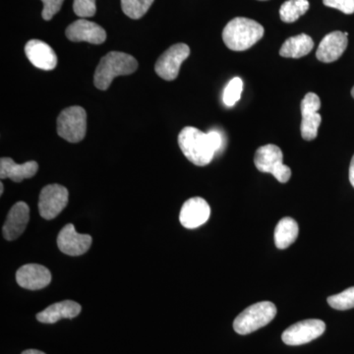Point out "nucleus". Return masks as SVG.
Masks as SVG:
<instances>
[{
	"instance_id": "24",
	"label": "nucleus",
	"mask_w": 354,
	"mask_h": 354,
	"mask_svg": "<svg viewBox=\"0 0 354 354\" xmlns=\"http://www.w3.org/2000/svg\"><path fill=\"white\" fill-rule=\"evenodd\" d=\"M242 91H243V81L239 77H234L228 82L223 91V104L228 108L235 106L241 100Z\"/></svg>"
},
{
	"instance_id": "13",
	"label": "nucleus",
	"mask_w": 354,
	"mask_h": 354,
	"mask_svg": "<svg viewBox=\"0 0 354 354\" xmlns=\"http://www.w3.org/2000/svg\"><path fill=\"white\" fill-rule=\"evenodd\" d=\"M65 35L69 41L74 43L87 41L93 44H102L106 39V32L104 28L86 19H79L70 24Z\"/></svg>"
},
{
	"instance_id": "1",
	"label": "nucleus",
	"mask_w": 354,
	"mask_h": 354,
	"mask_svg": "<svg viewBox=\"0 0 354 354\" xmlns=\"http://www.w3.org/2000/svg\"><path fill=\"white\" fill-rule=\"evenodd\" d=\"M178 145L192 164L205 167L223 148V138L218 130L205 133L198 128L188 127L179 133Z\"/></svg>"
},
{
	"instance_id": "32",
	"label": "nucleus",
	"mask_w": 354,
	"mask_h": 354,
	"mask_svg": "<svg viewBox=\"0 0 354 354\" xmlns=\"http://www.w3.org/2000/svg\"><path fill=\"white\" fill-rule=\"evenodd\" d=\"M351 95H353V97L354 99V87L353 88V90H351Z\"/></svg>"
},
{
	"instance_id": "17",
	"label": "nucleus",
	"mask_w": 354,
	"mask_h": 354,
	"mask_svg": "<svg viewBox=\"0 0 354 354\" xmlns=\"http://www.w3.org/2000/svg\"><path fill=\"white\" fill-rule=\"evenodd\" d=\"M28 59L37 68L50 71L57 67V57L51 46L39 39H31L25 46Z\"/></svg>"
},
{
	"instance_id": "2",
	"label": "nucleus",
	"mask_w": 354,
	"mask_h": 354,
	"mask_svg": "<svg viewBox=\"0 0 354 354\" xmlns=\"http://www.w3.org/2000/svg\"><path fill=\"white\" fill-rule=\"evenodd\" d=\"M264 32V27L256 21L244 17L234 18L223 29V43L234 51L247 50L263 38Z\"/></svg>"
},
{
	"instance_id": "3",
	"label": "nucleus",
	"mask_w": 354,
	"mask_h": 354,
	"mask_svg": "<svg viewBox=\"0 0 354 354\" xmlns=\"http://www.w3.org/2000/svg\"><path fill=\"white\" fill-rule=\"evenodd\" d=\"M138 68L136 58L120 51H111L104 55L95 71L94 84L99 90H108L118 76L130 75Z\"/></svg>"
},
{
	"instance_id": "20",
	"label": "nucleus",
	"mask_w": 354,
	"mask_h": 354,
	"mask_svg": "<svg viewBox=\"0 0 354 354\" xmlns=\"http://www.w3.org/2000/svg\"><path fill=\"white\" fill-rule=\"evenodd\" d=\"M313 48L314 41L311 37L306 34H300L286 39L281 46L279 55L286 58L304 57L308 55Z\"/></svg>"
},
{
	"instance_id": "16",
	"label": "nucleus",
	"mask_w": 354,
	"mask_h": 354,
	"mask_svg": "<svg viewBox=\"0 0 354 354\" xmlns=\"http://www.w3.org/2000/svg\"><path fill=\"white\" fill-rule=\"evenodd\" d=\"M30 220V208L25 202H18L7 215L2 232L6 241L17 239L25 232Z\"/></svg>"
},
{
	"instance_id": "6",
	"label": "nucleus",
	"mask_w": 354,
	"mask_h": 354,
	"mask_svg": "<svg viewBox=\"0 0 354 354\" xmlns=\"http://www.w3.org/2000/svg\"><path fill=\"white\" fill-rule=\"evenodd\" d=\"M283 155L278 146L265 145L257 149L254 157V164L258 171L271 174L281 183H286L291 177V169L283 165Z\"/></svg>"
},
{
	"instance_id": "27",
	"label": "nucleus",
	"mask_w": 354,
	"mask_h": 354,
	"mask_svg": "<svg viewBox=\"0 0 354 354\" xmlns=\"http://www.w3.org/2000/svg\"><path fill=\"white\" fill-rule=\"evenodd\" d=\"M41 1L44 3L41 16L44 20L50 21L62 9L64 0H41Z\"/></svg>"
},
{
	"instance_id": "8",
	"label": "nucleus",
	"mask_w": 354,
	"mask_h": 354,
	"mask_svg": "<svg viewBox=\"0 0 354 354\" xmlns=\"http://www.w3.org/2000/svg\"><path fill=\"white\" fill-rule=\"evenodd\" d=\"M189 55L190 48L187 44H174L158 57L155 65L156 73L165 81L174 80L178 76L181 64Z\"/></svg>"
},
{
	"instance_id": "28",
	"label": "nucleus",
	"mask_w": 354,
	"mask_h": 354,
	"mask_svg": "<svg viewBox=\"0 0 354 354\" xmlns=\"http://www.w3.org/2000/svg\"><path fill=\"white\" fill-rule=\"evenodd\" d=\"M323 3L344 14L354 13V0H323Z\"/></svg>"
},
{
	"instance_id": "9",
	"label": "nucleus",
	"mask_w": 354,
	"mask_h": 354,
	"mask_svg": "<svg viewBox=\"0 0 354 354\" xmlns=\"http://www.w3.org/2000/svg\"><path fill=\"white\" fill-rule=\"evenodd\" d=\"M326 324L318 319H309L293 324L281 335L283 342L288 346H301L318 339L324 334Z\"/></svg>"
},
{
	"instance_id": "25",
	"label": "nucleus",
	"mask_w": 354,
	"mask_h": 354,
	"mask_svg": "<svg viewBox=\"0 0 354 354\" xmlns=\"http://www.w3.org/2000/svg\"><path fill=\"white\" fill-rule=\"evenodd\" d=\"M328 304L335 310H348L354 308V286L342 291L339 295L328 297Z\"/></svg>"
},
{
	"instance_id": "19",
	"label": "nucleus",
	"mask_w": 354,
	"mask_h": 354,
	"mask_svg": "<svg viewBox=\"0 0 354 354\" xmlns=\"http://www.w3.org/2000/svg\"><path fill=\"white\" fill-rule=\"evenodd\" d=\"M39 165L35 160L16 164L10 158L0 160V177L1 179L10 178L14 183H22L26 178H31L38 172Z\"/></svg>"
},
{
	"instance_id": "12",
	"label": "nucleus",
	"mask_w": 354,
	"mask_h": 354,
	"mask_svg": "<svg viewBox=\"0 0 354 354\" xmlns=\"http://www.w3.org/2000/svg\"><path fill=\"white\" fill-rule=\"evenodd\" d=\"M209 216L211 208L208 202L201 197H193L184 203L179 215V221L184 227L193 230L206 223Z\"/></svg>"
},
{
	"instance_id": "29",
	"label": "nucleus",
	"mask_w": 354,
	"mask_h": 354,
	"mask_svg": "<svg viewBox=\"0 0 354 354\" xmlns=\"http://www.w3.org/2000/svg\"><path fill=\"white\" fill-rule=\"evenodd\" d=\"M349 181L354 188V155L351 158V165H349Z\"/></svg>"
},
{
	"instance_id": "11",
	"label": "nucleus",
	"mask_w": 354,
	"mask_h": 354,
	"mask_svg": "<svg viewBox=\"0 0 354 354\" xmlns=\"http://www.w3.org/2000/svg\"><path fill=\"white\" fill-rule=\"evenodd\" d=\"M92 241L91 235L78 234L72 223L65 225L57 236L58 248L69 256L83 255L90 249Z\"/></svg>"
},
{
	"instance_id": "18",
	"label": "nucleus",
	"mask_w": 354,
	"mask_h": 354,
	"mask_svg": "<svg viewBox=\"0 0 354 354\" xmlns=\"http://www.w3.org/2000/svg\"><path fill=\"white\" fill-rule=\"evenodd\" d=\"M81 305L72 300H64L48 306L37 314V320L44 324H55L62 319H73L81 312Z\"/></svg>"
},
{
	"instance_id": "30",
	"label": "nucleus",
	"mask_w": 354,
	"mask_h": 354,
	"mask_svg": "<svg viewBox=\"0 0 354 354\" xmlns=\"http://www.w3.org/2000/svg\"><path fill=\"white\" fill-rule=\"evenodd\" d=\"M22 354H46L43 351H37V349H28V351H23Z\"/></svg>"
},
{
	"instance_id": "26",
	"label": "nucleus",
	"mask_w": 354,
	"mask_h": 354,
	"mask_svg": "<svg viewBox=\"0 0 354 354\" xmlns=\"http://www.w3.org/2000/svg\"><path fill=\"white\" fill-rule=\"evenodd\" d=\"M73 10L82 19L93 17L97 12L95 0H74Z\"/></svg>"
},
{
	"instance_id": "33",
	"label": "nucleus",
	"mask_w": 354,
	"mask_h": 354,
	"mask_svg": "<svg viewBox=\"0 0 354 354\" xmlns=\"http://www.w3.org/2000/svg\"><path fill=\"white\" fill-rule=\"evenodd\" d=\"M262 1H264V0H262Z\"/></svg>"
},
{
	"instance_id": "15",
	"label": "nucleus",
	"mask_w": 354,
	"mask_h": 354,
	"mask_svg": "<svg viewBox=\"0 0 354 354\" xmlns=\"http://www.w3.org/2000/svg\"><path fill=\"white\" fill-rule=\"evenodd\" d=\"M348 39L346 34L339 31L330 32L324 37L317 50V59L324 64H330L344 55L348 48Z\"/></svg>"
},
{
	"instance_id": "22",
	"label": "nucleus",
	"mask_w": 354,
	"mask_h": 354,
	"mask_svg": "<svg viewBox=\"0 0 354 354\" xmlns=\"http://www.w3.org/2000/svg\"><path fill=\"white\" fill-rule=\"evenodd\" d=\"M308 0H288L279 9V16L285 23H293L308 11Z\"/></svg>"
},
{
	"instance_id": "10",
	"label": "nucleus",
	"mask_w": 354,
	"mask_h": 354,
	"mask_svg": "<svg viewBox=\"0 0 354 354\" xmlns=\"http://www.w3.org/2000/svg\"><path fill=\"white\" fill-rule=\"evenodd\" d=\"M321 108V100L315 93H308L302 100L301 106V131L302 138L312 141L318 136V129L322 122L321 114L318 113Z\"/></svg>"
},
{
	"instance_id": "23",
	"label": "nucleus",
	"mask_w": 354,
	"mask_h": 354,
	"mask_svg": "<svg viewBox=\"0 0 354 354\" xmlns=\"http://www.w3.org/2000/svg\"><path fill=\"white\" fill-rule=\"evenodd\" d=\"M155 0H121L123 12L131 19H140L148 12Z\"/></svg>"
},
{
	"instance_id": "7",
	"label": "nucleus",
	"mask_w": 354,
	"mask_h": 354,
	"mask_svg": "<svg viewBox=\"0 0 354 354\" xmlns=\"http://www.w3.org/2000/svg\"><path fill=\"white\" fill-rule=\"evenodd\" d=\"M68 190L59 184H50L41 191L39 198V215L44 220H53L67 206Z\"/></svg>"
},
{
	"instance_id": "4",
	"label": "nucleus",
	"mask_w": 354,
	"mask_h": 354,
	"mask_svg": "<svg viewBox=\"0 0 354 354\" xmlns=\"http://www.w3.org/2000/svg\"><path fill=\"white\" fill-rule=\"evenodd\" d=\"M276 315L277 307L272 302H258L247 307L235 318L234 329L239 335L251 334L271 323Z\"/></svg>"
},
{
	"instance_id": "31",
	"label": "nucleus",
	"mask_w": 354,
	"mask_h": 354,
	"mask_svg": "<svg viewBox=\"0 0 354 354\" xmlns=\"http://www.w3.org/2000/svg\"><path fill=\"white\" fill-rule=\"evenodd\" d=\"M0 188H1V189H0V194H3V191H4V186H3V183H1L0 184Z\"/></svg>"
},
{
	"instance_id": "14",
	"label": "nucleus",
	"mask_w": 354,
	"mask_h": 354,
	"mask_svg": "<svg viewBox=\"0 0 354 354\" xmlns=\"http://www.w3.org/2000/svg\"><path fill=\"white\" fill-rule=\"evenodd\" d=\"M16 281L26 290H39L50 285L51 274L44 266L28 264L22 266L16 272Z\"/></svg>"
},
{
	"instance_id": "5",
	"label": "nucleus",
	"mask_w": 354,
	"mask_h": 354,
	"mask_svg": "<svg viewBox=\"0 0 354 354\" xmlns=\"http://www.w3.org/2000/svg\"><path fill=\"white\" fill-rule=\"evenodd\" d=\"M87 132V113L81 106L64 109L57 118V134L69 143L82 141Z\"/></svg>"
},
{
	"instance_id": "21",
	"label": "nucleus",
	"mask_w": 354,
	"mask_h": 354,
	"mask_svg": "<svg viewBox=\"0 0 354 354\" xmlns=\"http://www.w3.org/2000/svg\"><path fill=\"white\" fill-rule=\"evenodd\" d=\"M298 223L292 218H281L274 230V244L279 249H286L297 239Z\"/></svg>"
}]
</instances>
